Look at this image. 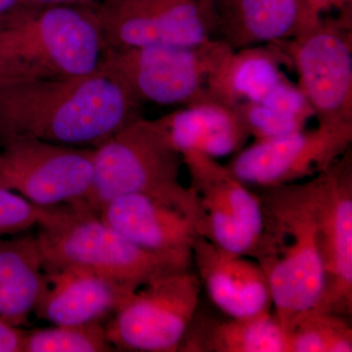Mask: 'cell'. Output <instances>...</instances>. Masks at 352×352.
<instances>
[{"instance_id": "cell-1", "label": "cell", "mask_w": 352, "mask_h": 352, "mask_svg": "<svg viewBox=\"0 0 352 352\" xmlns=\"http://www.w3.org/2000/svg\"><path fill=\"white\" fill-rule=\"evenodd\" d=\"M141 107L104 66L89 75L0 82V145L29 138L94 149L142 117Z\"/></svg>"}, {"instance_id": "cell-2", "label": "cell", "mask_w": 352, "mask_h": 352, "mask_svg": "<svg viewBox=\"0 0 352 352\" xmlns=\"http://www.w3.org/2000/svg\"><path fill=\"white\" fill-rule=\"evenodd\" d=\"M261 189L264 229L254 259L268 278L273 314L285 331L323 293L314 179Z\"/></svg>"}, {"instance_id": "cell-3", "label": "cell", "mask_w": 352, "mask_h": 352, "mask_svg": "<svg viewBox=\"0 0 352 352\" xmlns=\"http://www.w3.org/2000/svg\"><path fill=\"white\" fill-rule=\"evenodd\" d=\"M106 50L95 6H19L0 18V82L89 75Z\"/></svg>"}, {"instance_id": "cell-4", "label": "cell", "mask_w": 352, "mask_h": 352, "mask_svg": "<svg viewBox=\"0 0 352 352\" xmlns=\"http://www.w3.org/2000/svg\"><path fill=\"white\" fill-rule=\"evenodd\" d=\"M36 226L44 266H74L138 289L166 274L188 270L193 256L149 251L104 223L83 201L41 208Z\"/></svg>"}, {"instance_id": "cell-5", "label": "cell", "mask_w": 352, "mask_h": 352, "mask_svg": "<svg viewBox=\"0 0 352 352\" xmlns=\"http://www.w3.org/2000/svg\"><path fill=\"white\" fill-rule=\"evenodd\" d=\"M182 155L168 142L155 120H133L94 149V177L85 201L98 214L124 194H144L177 208L205 236L206 214L198 197L180 180Z\"/></svg>"}, {"instance_id": "cell-6", "label": "cell", "mask_w": 352, "mask_h": 352, "mask_svg": "<svg viewBox=\"0 0 352 352\" xmlns=\"http://www.w3.org/2000/svg\"><path fill=\"white\" fill-rule=\"evenodd\" d=\"M232 50L219 38L197 46L106 50L103 66L119 76L141 103L185 107L212 98L208 82Z\"/></svg>"}, {"instance_id": "cell-7", "label": "cell", "mask_w": 352, "mask_h": 352, "mask_svg": "<svg viewBox=\"0 0 352 352\" xmlns=\"http://www.w3.org/2000/svg\"><path fill=\"white\" fill-rule=\"evenodd\" d=\"M276 43L291 60L318 124L352 126V17L323 18Z\"/></svg>"}, {"instance_id": "cell-8", "label": "cell", "mask_w": 352, "mask_h": 352, "mask_svg": "<svg viewBox=\"0 0 352 352\" xmlns=\"http://www.w3.org/2000/svg\"><path fill=\"white\" fill-rule=\"evenodd\" d=\"M201 283L191 270L164 275L133 292L105 325L113 349L175 352L198 309Z\"/></svg>"}, {"instance_id": "cell-9", "label": "cell", "mask_w": 352, "mask_h": 352, "mask_svg": "<svg viewBox=\"0 0 352 352\" xmlns=\"http://www.w3.org/2000/svg\"><path fill=\"white\" fill-rule=\"evenodd\" d=\"M95 8L107 50L197 46L219 36L217 11L205 0H104Z\"/></svg>"}, {"instance_id": "cell-10", "label": "cell", "mask_w": 352, "mask_h": 352, "mask_svg": "<svg viewBox=\"0 0 352 352\" xmlns=\"http://www.w3.org/2000/svg\"><path fill=\"white\" fill-rule=\"evenodd\" d=\"M94 177V149L36 138L0 145V186L41 208L85 201Z\"/></svg>"}, {"instance_id": "cell-11", "label": "cell", "mask_w": 352, "mask_h": 352, "mask_svg": "<svg viewBox=\"0 0 352 352\" xmlns=\"http://www.w3.org/2000/svg\"><path fill=\"white\" fill-rule=\"evenodd\" d=\"M189 187L206 214L204 237L226 251L254 258L263 233L258 195L214 157L190 151L182 154Z\"/></svg>"}, {"instance_id": "cell-12", "label": "cell", "mask_w": 352, "mask_h": 352, "mask_svg": "<svg viewBox=\"0 0 352 352\" xmlns=\"http://www.w3.org/2000/svg\"><path fill=\"white\" fill-rule=\"evenodd\" d=\"M352 143V126H320L240 150L228 168L245 185L259 188L310 179L328 170Z\"/></svg>"}, {"instance_id": "cell-13", "label": "cell", "mask_w": 352, "mask_h": 352, "mask_svg": "<svg viewBox=\"0 0 352 352\" xmlns=\"http://www.w3.org/2000/svg\"><path fill=\"white\" fill-rule=\"evenodd\" d=\"M316 199L324 289L314 309L352 314V154L312 177Z\"/></svg>"}, {"instance_id": "cell-14", "label": "cell", "mask_w": 352, "mask_h": 352, "mask_svg": "<svg viewBox=\"0 0 352 352\" xmlns=\"http://www.w3.org/2000/svg\"><path fill=\"white\" fill-rule=\"evenodd\" d=\"M135 289L74 266H44V287L34 314L52 325L103 323Z\"/></svg>"}, {"instance_id": "cell-15", "label": "cell", "mask_w": 352, "mask_h": 352, "mask_svg": "<svg viewBox=\"0 0 352 352\" xmlns=\"http://www.w3.org/2000/svg\"><path fill=\"white\" fill-rule=\"evenodd\" d=\"M192 254L201 286L227 316L272 311L270 282L256 259L226 251L203 236L197 238Z\"/></svg>"}, {"instance_id": "cell-16", "label": "cell", "mask_w": 352, "mask_h": 352, "mask_svg": "<svg viewBox=\"0 0 352 352\" xmlns=\"http://www.w3.org/2000/svg\"><path fill=\"white\" fill-rule=\"evenodd\" d=\"M99 219L127 240L149 251L193 256L200 235L186 214L144 194H124L104 204Z\"/></svg>"}, {"instance_id": "cell-17", "label": "cell", "mask_w": 352, "mask_h": 352, "mask_svg": "<svg viewBox=\"0 0 352 352\" xmlns=\"http://www.w3.org/2000/svg\"><path fill=\"white\" fill-rule=\"evenodd\" d=\"M155 122L180 155L196 151L219 159L239 152L251 138L237 109L214 98L185 106Z\"/></svg>"}, {"instance_id": "cell-18", "label": "cell", "mask_w": 352, "mask_h": 352, "mask_svg": "<svg viewBox=\"0 0 352 352\" xmlns=\"http://www.w3.org/2000/svg\"><path fill=\"white\" fill-rule=\"evenodd\" d=\"M219 39L234 50L287 41L307 29L305 0H214Z\"/></svg>"}, {"instance_id": "cell-19", "label": "cell", "mask_w": 352, "mask_h": 352, "mask_svg": "<svg viewBox=\"0 0 352 352\" xmlns=\"http://www.w3.org/2000/svg\"><path fill=\"white\" fill-rule=\"evenodd\" d=\"M291 60L276 43L232 50L212 74L208 94L235 107L242 102L263 104L284 80L282 66Z\"/></svg>"}, {"instance_id": "cell-20", "label": "cell", "mask_w": 352, "mask_h": 352, "mask_svg": "<svg viewBox=\"0 0 352 352\" xmlns=\"http://www.w3.org/2000/svg\"><path fill=\"white\" fill-rule=\"evenodd\" d=\"M178 351L286 352L283 328L272 311L214 319L197 314Z\"/></svg>"}, {"instance_id": "cell-21", "label": "cell", "mask_w": 352, "mask_h": 352, "mask_svg": "<svg viewBox=\"0 0 352 352\" xmlns=\"http://www.w3.org/2000/svg\"><path fill=\"white\" fill-rule=\"evenodd\" d=\"M0 238V317L24 325L34 314L44 287V261L31 235Z\"/></svg>"}, {"instance_id": "cell-22", "label": "cell", "mask_w": 352, "mask_h": 352, "mask_svg": "<svg viewBox=\"0 0 352 352\" xmlns=\"http://www.w3.org/2000/svg\"><path fill=\"white\" fill-rule=\"evenodd\" d=\"M346 317L310 309L285 329L286 352H351L352 329Z\"/></svg>"}, {"instance_id": "cell-23", "label": "cell", "mask_w": 352, "mask_h": 352, "mask_svg": "<svg viewBox=\"0 0 352 352\" xmlns=\"http://www.w3.org/2000/svg\"><path fill=\"white\" fill-rule=\"evenodd\" d=\"M113 347L103 323L53 325L25 331L24 352H106Z\"/></svg>"}, {"instance_id": "cell-24", "label": "cell", "mask_w": 352, "mask_h": 352, "mask_svg": "<svg viewBox=\"0 0 352 352\" xmlns=\"http://www.w3.org/2000/svg\"><path fill=\"white\" fill-rule=\"evenodd\" d=\"M248 131L254 141L270 140L305 129L307 122L256 102H242L236 106Z\"/></svg>"}, {"instance_id": "cell-25", "label": "cell", "mask_w": 352, "mask_h": 352, "mask_svg": "<svg viewBox=\"0 0 352 352\" xmlns=\"http://www.w3.org/2000/svg\"><path fill=\"white\" fill-rule=\"evenodd\" d=\"M39 215L41 207L0 186V238L24 232L36 226Z\"/></svg>"}, {"instance_id": "cell-26", "label": "cell", "mask_w": 352, "mask_h": 352, "mask_svg": "<svg viewBox=\"0 0 352 352\" xmlns=\"http://www.w3.org/2000/svg\"><path fill=\"white\" fill-rule=\"evenodd\" d=\"M308 27H311L331 11H339V16L352 17V0H305Z\"/></svg>"}, {"instance_id": "cell-27", "label": "cell", "mask_w": 352, "mask_h": 352, "mask_svg": "<svg viewBox=\"0 0 352 352\" xmlns=\"http://www.w3.org/2000/svg\"><path fill=\"white\" fill-rule=\"evenodd\" d=\"M25 331L0 317V352H24Z\"/></svg>"}, {"instance_id": "cell-28", "label": "cell", "mask_w": 352, "mask_h": 352, "mask_svg": "<svg viewBox=\"0 0 352 352\" xmlns=\"http://www.w3.org/2000/svg\"><path fill=\"white\" fill-rule=\"evenodd\" d=\"M104 0H21V6H96Z\"/></svg>"}, {"instance_id": "cell-29", "label": "cell", "mask_w": 352, "mask_h": 352, "mask_svg": "<svg viewBox=\"0 0 352 352\" xmlns=\"http://www.w3.org/2000/svg\"><path fill=\"white\" fill-rule=\"evenodd\" d=\"M21 6V0H0V18Z\"/></svg>"}, {"instance_id": "cell-30", "label": "cell", "mask_w": 352, "mask_h": 352, "mask_svg": "<svg viewBox=\"0 0 352 352\" xmlns=\"http://www.w3.org/2000/svg\"><path fill=\"white\" fill-rule=\"evenodd\" d=\"M205 1L212 2V3L214 4V0H205Z\"/></svg>"}]
</instances>
